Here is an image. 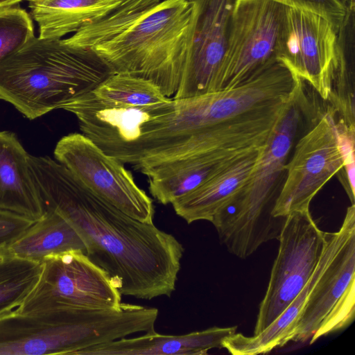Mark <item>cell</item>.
<instances>
[{
  "label": "cell",
  "mask_w": 355,
  "mask_h": 355,
  "mask_svg": "<svg viewBox=\"0 0 355 355\" xmlns=\"http://www.w3.org/2000/svg\"><path fill=\"white\" fill-rule=\"evenodd\" d=\"M336 250L311 288L292 341L313 344L355 317V205L348 207Z\"/></svg>",
  "instance_id": "cell-8"
},
{
  "label": "cell",
  "mask_w": 355,
  "mask_h": 355,
  "mask_svg": "<svg viewBox=\"0 0 355 355\" xmlns=\"http://www.w3.org/2000/svg\"><path fill=\"white\" fill-rule=\"evenodd\" d=\"M286 8L273 0H236L220 73V90L243 83L277 58Z\"/></svg>",
  "instance_id": "cell-13"
},
{
  "label": "cell",
  "mask_w": 355,
  "mask_h": 355,
  "mask_svg": "<svg viewBox=\"0 0 355 355\" xmlns=\"http://www.w3.org/2000/svg\"><path fill=\"white\" fill-rule=\"evenodd\" d=\"M302 80L282 61L272 59L243 83L204 95L173 99L175 112L154 136V152L248 114L288 101Z\"/></svg>",
  "instance_id": "cell-6"
},
{
  "label": "cell",
  "mask_w": 355,
  "mask_h": 355,
  "mask_svg": "<svg viewBox=\"0 0 355 355\" xmlns=\"http://www.w3.org/2000/svg\"><path fill=\"white\" fill-rule=\"evenodd\" d=\"M34 36L33 20L25 9L19 5L0 8V63Z\"/></svg>",
  "instance_id": "cell-26"
},
{
  "label": "cell",
  "mask_w": 355,
  "mask_h": 355,
  "mask_svg": "<svg viewBox=\"0 0 355 355\" xmlns=\"http://www.w3.org/2000/svg\"><path fill=\"white\" fill-rule=\"evenodd\" d=\"M190 1H191V0H190Z\"/></svg>",
  "instance_id": "cell-32"
},
{
  "label": "cell",
  "mask_w": 355,
  "mask_h": 355,
  "mask_svg": "<svg viewBox=\"0 0 355 355\" xmlns=\"http://www.w3.org/2000/svg\"><path fill=\"white\" fill-rule=\"evenodd\" d=\"M354 24V3L347 4L345 18L337 32L336 63L332 92L328 101L338 114V120L348 125H355Z\"/></svg>",
  "instance_id": "cell-23"
},
{
  "label": "cell",
  "mask_w": 355,
  "mask_h": 355,
  "mask_svg": "<svg viewBox=\"0 0 355 355\" xmlns=\"http://www.w3.org/2000/svg\"><path fill=\"white\" fill-rule=\"evenodd\" d=\"M113 73L92 51L35 35L0 63V99L35 119L93 92Z\"/></svg>",
  "instance_id": "cell-3"
},
{
  "label": "cell",
  "mask_w": 355,
  "mask_h": 355,
  "mask_svg": "<svg viewBox=\"0 0 355 355\" xmlns=\"http://www.w3.org/2000/svg\"><path fill=\"white\" fill-rule=\"evenodd\" d=\"M338 239V231L326 232L323 252L309 281L273 322L252 336L235 333L224 340V348L233 355H257L268 353L292 341L309 291L333 256Z\"/></svg>",
  "instance_id": "cell-20"
},
{
  "label": "cell",
  "mask_w": 355,
  "mask_h": 355,
  "mask_svg": "<svg viewBox=\"0 0 355 355\" xmlns=\"http://www.w3.org/2000/svg\"><path fill=\"white\" fill-rule=\"evenodd\" d=\"M42 263L0 250V315L17 308L35 286Z\"/></svg>",
  "instance_id": "cell-24"
},
{
  "label": "cell",
  "mask_w": 355,
  "mask_h": 355,
  "mask_svg": "<svg viewBox=\"0 0 355 355\" xmlns=\"http://www.w3.org/2000/svg\"><path fill=\"white\" fill-rule=\"evenodd\" d=\"M337 31L324 16L286 6L276 58L329 101L336 63Z\"/></svg>",
  "instance_id": "cell-14"
},
{
  "label": "cell",
  "mask_w": 355,
  "mask_h": 355,
  "mask_svg": "<svg viewBox=\"0 0 355 355\" xmlns=\"http://www.w3.org/2000/svg\"><path fill=\"white\" fill-rule=\"evenodd\" d=\"M28 158L14 133L0 132V209L36 221L44 209Z\"/></svg>",
  "instance_id": "cell-19"
},
{
  "label": "cell",
  "mask_w": 355,
  "mask_h": 355,
  "mask_svg": "<svg viewBox=\"0 0 355 355\" xmlns=\"http://www.w3.org/2000/svg\"><path fill=\"white\" fill-rule=\"evenodd\" d=\"M29 156L44 209L72 225L85 254L107 272L121 295L148 300L171 295L184 251L173 235L100 198L58 162Z\"/></svg>",
  "instance_id": "cell-1"
},
{
  "label": "cell",
  "mask_w": 355,
  "mask_h": 355,
  "mask_svg": "<svg viewBox=\"0 0 355 355\" xmlns=\"http://www.w3.org/2000/svg\"><path fill=\"white\" fill-rule=\"evenodd\" d=\"M35 221L0 209V250L8 249Z\"/></svg>",
  "instance_id": "cell-29"
},
{
  "label": "cell",
  "mask_w": 355,
  "mask_h": 355,
  "mask_svg": "<svg viewBox=\"0 0 355 355\" xmlns=\"http://www.w3.org/2000/svg\"><path fill=\"white\" fill-rule=\"evenodd\" d=\"M336 121V112L329 106L295 144L285 166V182L275 200V218H286L292 213L309 210L315 196L342 169Z\"/></svg>",
  "instance_id": "cell-12"
},
{
  "label": "cell",
  "mask_w": 355,
  "mask_h": 355,
  "mask_svg": "<svg viewBox=\"0 0 355 355\" xmlns=\"http://www.w3.org/2000/svg\"><path fill=\"white\" fill-rule=\"evenodd\" d=\"M24 0H0V8L18 5Z\"/></svg>",
  "instance_id": "cell-30"
},
{
  "label": "cell",
  "mask_w": 355,
  "mask_h": 355,
  "mask_svg": "<svg viewBox=\"0 0 355 355\" xmlns=\"http://www.w3.org/2000/svg\"><path fill=\"white\" fill-rule=\"evenodd\" d=\"M15 256L42 263L49 256L85 247L72 225L61 214L44 210L43 216L35 221L8 248Z\"/></svg>",
  "instance_id": "cell-22"
},
{
  "label": "cell",
  "mask_w": 355,
  "mask_h": 355,
  "mask_svg": "<svg viewBox=\"0 0 355 355\" xmlns=\"http://www.w3.org/2000/svg\"><path fill=\"white\" fill-rule=\"evenodd\" d=\"M265 295L259 304L254 334L273 322L309 281L323 252L326 232L310 210L289 214L279 236Z\"/></svg>",
  "instance_id": "cell-10"
},
{
  "label": "cell",
  "mask_w": 355,
  "mask_h": 355,
  "mask_svg": "<svg viewBox=\"0 0 355 355\" xmlns=\"http://www.w3.org/2000/svg\"><path fill=\"white\" fill-rule=\"evenodd\" d=\"M286 6L297 7L317 12L331 21L338 32L343 21L347 5L342 0H273Z\"/></svg>",
  "instance_id": "cell-28"
},
{
  "label": "cell",
  "mask_w": 355,
  "mask_h": 355,
  "mask_svg": "<svg viewBox=\"0 0 355 355\" xmlns=\"http://www.w3.org/2000/svg\"><path fill=\"white\" fill-rule=\"evenodd\" d=\"M192 15L190 0H121L63 40L92 51L114 73L151 81L170 98L183 72Z\"/></svg>",
  "instance_id": "cell-2"
},
{
  "label": "cell",
  "mask_w": 355,
  "mask_h": 355,
  "mask_svg": "<svg viewBox=\"0 0 355 355\" xmlns=\"http://www.w3.org/2000/svg\"><path fill=\"white\" fill-rule=\"evenodd\" d=\"M54 156L94 194L136 220L153 223V200L138 187L123 163L87 137L80 133L64 136L55 146Z\"/></svg>",
  "instance_id": "cell-11"
},
{
  "label": "cell",
  "mask_w": 355,
  "mask_h": 355,
  "mask_svg": "<svg viewBox=\"0 0 355 355\" xmlns=\"http://www.w3.org/2000/svg\"><path fill=\"white\" fill-rule=\"evenodd\" d=\"M92 92L103 102L129 106L150 105L171 98L151 81L127 73L112 74Z\"/></svg>",
  "instance_id": "cell-25"
},
{
  "label": "cell",
  "mask_w": 355,
  "mask_h": 355,
  "mask_svg": "<svg viewBox=\"0 0 355 355\" xmlns=\"http://www.w3.org/2000/svg\"><path fill=\"white\" fill-rule=\"evenodd\" d=\"M309 108L302 82L261 148L246 184L211 221L220 242L241 259L279 236L286 218L272 216L275 189Z\"/></svg>",
  "instance_id": "cell-4"
},
{
  "label": "cell",
  "mask_w": 355,
  "mask_h": 355,
  "mask_svg": "<svg viewBox=\"0 0 355 355\" xmlns=\"http://www.w3.org/2000/svg\"><path fill=\"white\" fill-rule=\"evenodd\" d=\"M345 3H350L351 2H354V0H342Z\"/></svg>",
  "instance_id": "cell-31"
},
{
  "label": "cell",
  "mask_w": 355,
  "mask_h": 355,
  "mask_svg": "<svg viewBox=\"0 0 355 355\" xmlns=\"http://www.w3.org/2000/svg\"><path fill=\"white\" fill-rule=\"evenodd\" d=\"M236 329L213 327L178 336L153 331L95 345L78 355H205L210 349L224 348V340L236 333Z\"/></svg>",
  "instance_id": "cell-16"
},
{
  "label": "cell",
  "mask_w": 355,
  "mask_h": 355,
  "mask_svg": "<svg viewBox=\"0 0 355 355\" xmlns=\"http://www.w3.org/2000/svg\"><path fill=\"white\" fill-rule=\"evenodd\" d=\"M263 146L238 157L196 189L173 202L176 214L188 224L211 222L246 184Z\"/></svg>",
  "instance_id": "cell-18"
},
{
  "label": "cell",
  "mask_w": 355,
  "mask_h": 355,
  "mask_svg": "<svg viewBox=\"0 0 355 355\" xmlns=\"http://www.w3.org/2000/svg\"><path fill=\"white\" fill-rule=\"evenodd\" d=\"M39 37L62 39L105 15L121 0H26Z\"/></svg>",
  "instance_id": "cell-21"
},
{
  "label": "cell",
  "mask_w": 355,
  "mask_h": 355,
  "mask_svg": "<svg viewBox=\"0 0 355 355\" xmlns=\"http://www.w3.org/2000/svg\"><path fill=\"white\" fill-rule=\"evenodd\" d=\"M121 294L107 272L81 250L46 257L35 286L15 309H119Z\"/></svg>",
  "instance_id": "cell-9"
},
{
  "label": "cell",
  "mask_w": 355,
  "mask_h": 355,
  "mask_svg": "<svg viewBox=\"0 0 355 355\" xmlns=\"http://www.w3.org/2000/svg\"><path fill=\"white\" fill-rule=\"evenodd\" d=\"M336 128L338 143L343 158V168L338 173L348 198L352 204H354L355 125H348L337 120Z\"/></svg>",
  "instance_id": "cell-27"
},
{
  "label": "cell",
  "mask_w": 355,
  "mask_h": 355,
  "mask_svg": "<svg viewBox=\"0 0 355 355\" xmlns=\"http://www.w3.org/2000/svg\"><path fill=\"white\" fill-rule=\"evenodd\" d=\"M149 329L143 306L119 309H60L0 315V355H78L89 347Z\"/></svg>",
  "instance_id": "cell-5"
},
{
  "label": "cell",
  "mask_w": 355,
  "mask_h": 355,
  "mask_svg": "<svg viewBox=\"0 0 355 355\" xmlns=\"http://www.w3.org/2000/svg\"><path fill=\"white\" fill-rule=\"evenodd\" d=\"M193 15L183 72L173 99L220 90V73L236 0H191Z\"/></svg>",
  "instance_id": "cell-15"
},
{
  "label": "cell",
  "mask_w": 355,
  "mask_h": 355,
  "mask_svg": "<svg viewBox=\"0 0 355 355\" xmlns=\"http://www.w3.org/2000/svg\"><path fill=\"white\" fill-rule=\"evenodd\" d=\"M261 146L223 148L159 168L147 176L149 191L161 204H172L196 189L238 157Z\"/></svg>",
  "instance_id": "cell-17"
},
{
  "label": "cell",
  "mask_w": 355,
  "mask_h": 355,
  "mask_svg": "<svg viewBox=\"0 0 355 355\" xmlns=\"http://www.w3.org/2000/svg\"><path fill=\"white\" fill-rule=\"evenodd\" d=\"M61 109L73 114L82 134L109 156L137 164L149 150L155 134L173 114V99L150 105L129 106L103 102L92 92Z\"/></svg>",
  "instance_id": "cell-7"
}]
</instances>
